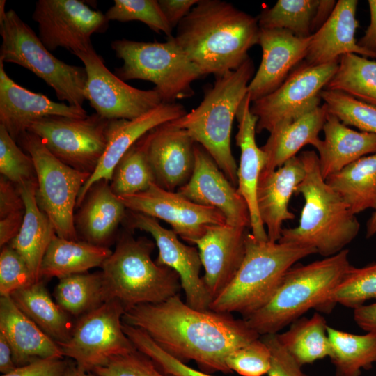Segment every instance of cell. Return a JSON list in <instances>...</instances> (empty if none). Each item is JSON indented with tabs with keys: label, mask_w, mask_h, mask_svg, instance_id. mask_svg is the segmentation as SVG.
Masks as SVG:
<instances>
[{
	"label": "cell",
	"mask_w": 376,
	"mask_h": 376,
	"mask_svg": "<svg viewBox=\"0 0 376 376\" xmlns=\"http://www.w3.org/2000/svg\"><path fill=\"white\" fill-rule=\"evenodd\" d=\"M354 320L363 330L376 332V302L354 308Z\"/></svg>",
	"instance_id": "cell-55"
},
{
	"label": "cell",
	"mask_w": 376,
	"mask_h": 376,
	"mask_svg": "<svg viewBox=\"0 0 376 376\" xmlns=\"http://www.w3.org/2000/svg\"><path fill=\"white\" fill-rule=\"evenodd\" d=\"M371 299H376V263L352 266L318 310L329 312L337 304L354 309Z\"/></svg>",
	"instance_id": "cell-41"
},
{
	"label": "cell",
	"mask_w": 376,
	"mask_h": 376,
	"mask_svg": "<svg viewBox=\"0 0 376 376\" xmlns=\"http://www.w3.org/2000/svg\"><path fill=\"white\" fill-rule=\"evenodd\" d=\"M320 97L328 112L345 125L376 134V107L338 91L324 89Z\"/></svg>",
	"instance_id": "cell-42"
},
{
	"label": "cell",
	"mask_w": 376,
	"mask_h": 376,
	"mask_svg": "<svg viewBox=\"0 0 376 376\" xmlns=\"http://www.w3.org/2000/svg\"><path fill=\"white\" fill-rule=\"evenodd\" d=\"M156 178L149 162L144 136L134 143L116 164L110 187L117 196L143 191Z\"/></svg>",
	"instance_id": "cell-40"
},
{
	"label": "cell",
	"mask_w": 376,
	"mask_h": 376,
	"mask_svg": "<svg viewBox=\"0 0 376 376\" xmlns=\"http://www.w3.org/2000/svg\"><path fill=\"white\" fill-rule=\"evenodd\" d=\"M311 36L299 38L285 29L260 28L258 44L262 60L248 86L251 102L278 88L304 60Z\"/></svg>",
	"instance_id": "cell-21"
},
{
	"label": "cell",
	"mask_w": 376,
	"mask_h": 376,
	"mask_svg": "<svg viewBox=\"0 0 376 376\" xmlns=\"http://www.w3.org/2000/svg\"><path fill=\"white\" fill-rule=\"evenodd\" d=\"M118 197L127 210L168 223L178 236L190 244H194L209 226L226 224L218 210L194 203L155 182L143 191Z\"/></svg>",
	"instance_id": "cell-16"
},
{
	"label": "cell",
	"mask_w": 376,
	"mask_h": 376,
	"mask_svg": "<svg viewBox=\"0 0 376 376\" xmlns=\"http://www.w3.org/2000/svg\"><path fill=\"white\" fill-rule=\"evenodd\" d=\"M17 143L33 161L37 179L36 198L39 207L50 219L58 237L79 240L74 211L80 190L91 173L59 160L31 132L23 133Z\"/></svg>",
	"instance_id": "cell-10"
},
{
	"label": "cell",
	"mask_w": 376,
	"mask_h": 376,
	"mask_svg": "<svg viewBox=\"0 0 376 376\" xmlns=\"http://www.w3.org/2000/svg\"><path fill=\"white\" fill-rule=\"evenodd\" d=\"M327 326L324 318L315 312L310 318L297 319L288 330L276 334L281 344L302 366L329 357Z\"/></svg>",
	"instance_id": "cell-35"
},
{
	"label": "cell",
	"mask_w": 376,
	"mask_h": 376,
	"mask_svg": "<svg viewBox=\"0 0 376 376\" xmlns=\"http://www.w3.org/2000/svg\"><path fill=\"white\" fill-rule=\"evenodd\" d=\"M339 60L311 66L302 62L272 93L251 102V113L257 116L256 133L270 132L320 106V92L336 73Z\"/></svg>",
	"instance_id": "cell-13"
},
{
	"label": "cell",
	"mask_w": 376,
	"mask_h": 376,
	"mask_svg": "<svg viewBox=\"0 0 376 376\" xmlns=\"http://www.w3.org/2000/svg\"><path fill=\"white\" fill-rule=\"evenodd\" d=\"M5 3L0 1V60L29 70L54 89L59 100L83 108L84 67L69 65L53 56L14 10L5 11Z\"/></svg>",
	"instance_id": "cell-8"
},
{
	"label": "cell",
	"mask_w": 376,
	"mask_h": 376,
	"mask_svg": "<svg viewBox=\"0 0 376 376\" xmlns=\"http://www.w3.org/2000/svg\"><path fill=\"white\" fill-rule=\"evenodd\" d=\"M22 210H24V203L18 187L1 175L0 219Z\"/></svg>",
	"instance_id": "cell-51"
},
{
	"label": "cell",
	"mask_w": 376,
	"mask_h": 376,
	"mask_svg": "<svg viewBox=\"0 0 376 376\" xmlns=\"http://www.w3.org/2000/svg\"><path fill=\"white\" fill-rule=\"evenodd\" d=\"M254 70L248 57L237 69L217 77L196 108L170 122L201 145L235 187L238 166L231 150V132Z\"/></svg>",
	"instance_id": "cell-4"
},
{
	"label": "cell",
	"mask_w": 376,
	"mask_h": 376,
	"mask_svg": "<svg viewBox=\"0 0 376 376\" xmlns=\"http://www.w3.org/2000/svg\"><path fill=\"white\" fill-rule=\"evenodd\" d=\"M32 18L49 51L62 47L71 53L93 49L91 36L104 32L109 22L105 14L79 0H38Z\"/></svg>",
	"instance_id": "cell-15"
},
{
	"label": "cell",
	"mask_w": 376,
	"mask_h": 376,
	"mask_svg": "<svg viewBox=\"0 0 376 376\" xmlns=\"http://www.w3.org/2000/svg\"><path fill=\"white\" fill-rule=\"evenodd\" d=\"M325 180L354 214L376 210V152L361 157Z\"/></svg>",
	"instance_id": "cell-34"
},
{
	"label": "cell",
	"mask_w": 376,
	"mask_h": 376,
	"mask_svg": "<svg viewBox=\"0 0 376 376\" xmlns=\"http://www.w3.org/2000/svg\"><path fill=\"white\" fill-rule=\"evenodd\" d=\"M170 122L149 131L144 139L156 183L166 190L175 191L193 174L196 142L184 130Z\"/></svg>",
	"instance_id": "cell-19"
},
{
	"label": "cell",
	"mask_w": 376,
	"mask_h": 376,
	"mask_svg": "<svg viewBox=\"0 0 376 376\" xmlns=\"http://www.w3.org/2000/svg\"><path fill=\"white\" fill-rule=\"evenodd\" d=\"M328 111L323 104L301 116L278 125L269 132L266 143L260 147L266 155L263 171H274L283 166L306 145L315 148L321 140Z\"/></svg>",
	"instance_id": "cell-30"
},
{
	"label": "cell",
	"mask_w": 376,
	"mask_h": 376,
	"mask_svg": "<svg viewBox=\"0 0 376 376\" xmlns=\"http://www.w3.org/2000/svg\"><path fill=\"white\" fill-rule=\"evenodd\" d=\"M52 116L84 118L88 114L83 108L54 102L23 88L7 75L0 60V125L11 137L17 142L31 123Z\"/></svg>",
	"instance_id": "cell-23"
},
{
	"label": "cell",
	"mask_w": 376,
	"mask_h": 376,
	"mask_svg": "<svg viewBox=\"0 0 376 376\" xmlns=\"http://www.w3.org/2000/svg\"><path fill=\"white\" fill-rule=\"evenodd\" d=\"M17 306L58 344L66 342L74 326L71 318L54 301L40 280L10 295Z\"/></svg>",
	"instance_id": "cell-33"
},
{
	"label": "cell",
	"mask_w": 376,
	"mask_h": 376,
	"mask_svg": "<svg viewBox=\"0 0 376 376\" xmlns=\"http://www.w3.org/2000/svg\"><path fill=\"white\" fill-rule=\"evenodd\" d=\"M370 21L364 35L357 41L361 49L376 58V0H368Z\"/></svg>",
	"instance_id": "cell-54"
},
{
	"label": "cell",
	"mask_w": 376,
	"mask_h": 376,
	"mask_svg": "<svg viewBox=\"0 0 376 376\" xmlns=\"http://www.w3.org/2000/svg\"><path fill=\"white\" fill-rule=\"evenodd\" d=\"M305 174L295 193L304 204L298 225L283 228L279 242L313 248L324 258L345 249L357 236L360 224L341 196L322 178L314 150L299 155Z\"/></svg>",
	"instance_id": "cell-3"
},
{
	"label": "cell",
	"mask_w": 376,
	"mask_h": 376,
	"mask_svg": "<svg viewBox=\"0 0 376 376\" xmlns=\"http://www.w3.org/2000/svg\"><path fill=\"white\" fill-rule=\"evenodd\" d=\"M123 322L143 331L173 358L186 364L193 361L210 374L231 373L228 357L260 337L244 319L195 309L180 294L161 303L135 306L125 311Z\"/></svg>",
	"instance_id": "cell-1"
},
{
	"label": "cell",
	"mask_w": 376,
	"mask_h": 376,
	"mask_svg": "<svg viewBox=\"0 0 376 376\" xmlns=\"http://www.w3.org/2000/svg\"><path fill=\"white\" fill-rule=\"evenodd\" d=\"M105 13L109 21L126 22L139 21L153 31L173 37V29L166 20L157 0H114Z\"/></svg>",
	"instance_id": "cell-43"
},
{
	"label": "cell",
	"mask_w": 376,
	"mask_h": 376,
	"mask_svg": "<svg viewBox=\"0 0 376 376\" xmlns=\"http://www.w3.org/2000/svg\"><path fill=\"white\" fill-rule=\"evenodd\" d=\"M336 1L319 0L318 6L313 22V34L328 19L336 5Z\"/></svg>",
	"instance_id": "cell-56"
},
{
	"label": "cell",
	"mask_w": 376,
	"mask_h": 376,
	"mask_svg": "<svg viewBox=\"0 0 376 376\" xmlns=\"http://www.w3.org/2000/svg\"><path fill=\"white\" fill-rule=\"evenodd\" d=\"M319 0H278L258 15L260 29H285L299 38L313 34V22Z\"/></svg>",
	"instance_id": "cell-39"
},
{
	"label": "cell",
	"mask_w": 376,
	"mask_h": 376,
	"mask_svg": "<svg viewBox=\"0 0 376 376\" xmlns=\"http://www.w3.org/2000/svg\"><path fill=\"white\" fill-rule=\"evenodd\" d=\"M276 334H265L260 337L271 354L268 376H308L302 371L301 366L279 341Z\"/></svg>",
	"instance_id": "cell-49"
},
{
	"label": "cell",
	"mask_w": 376,
	"mask_h": 376,
	"mask_svg": "<svg viewBox=\"0 0 376 376\" xmlns=\"http://www.w3.org/2000/svg\"><path fill=\"white\" fill-rule=\"evenodd\" d=\"M304 174L299 155L274 171H261L256 191L257 206L269 241L278 242L283 223L295 219V214L289 210V202Z\"/></svg>",
	"instance_id": "cell-24"
},
{
	"label": "cell",
	"mask_w": 376,
	"mask_h": 376,
	"mask_svg": "<svg viewBox=\"0 0 376 376\" xmlns=\"http://www.w3.org/2000/svg\"><path fill=\"white\" fill-rule=\"evenodd\" d=\"M16 367L11 347L7 340L0 334V372L2 375L6 374L13 371Z\"/></svg>",
	"instance_id": "cell-57"
},
{
	"label": "cell",
	"mask_w": 376,
	"mask_h": 376,
	"mask_svg": "<svg viewBox=\"0 0 376 376\" xmlns=\"http://www.w3.org/2000/svg\"><path fill=\"white\" fill-rule=\"evenodd\" d=\"M68 365L63 358L37 359L1 376H63Z\"/></svg>",
	"instance_id": "cell-50"
},
{
	"label": "cell",
	"mask_w": 376,
	"mask_h": 376,
	"mask_svg": "<svg viewBox=\"0 0 376 376\" xmlns=\"http://www.w3.org/2000/svg\"><path fill=\"white\" fill-rule=\"evenodd\" d=\"M251 100L249 94L241 103L237 113L238 131L235 135L236 145L240 149V159L237 169L239 194L245 200L251 218V234L258 240H269L257 206L256 191L261 171L266 164V155L256 141L258 118L250 109Z\"/></svg>",
	"instance_id": "cell-25"
},
{
	"label": "cell",
	"mask_w": 376,
	"mask_h": 376,
	"mask_svg": "<svg viewBox=\"0 0 376 376\" xmlns=\"http://www.w3.org/2000/svg\"><path fill=\"white\" fill-rule=\"evenodd\" d=\"M125 221L130 229L145 231L153 237L159 251L155 262L178 274L185 302L197 310H209L212 298L201 276L202 263L198 249L182 243L178 235L164 228L155 218L127 210Z\"/></svg>",
	"instance_id": "cell-17"
},
{
	"label": "cell",
	"mask_w": 376,
	"mask_h": 376,
	"mask_svg": "<svg viewBox=\"0 0 376 376\" xmlns=\"http://www.w3.org/2000/svg\"><path fill=\"white\" fill-rule=\"evenodd\" d=\"M24 210L10 214L0 219V246L8 244L18 234L22 227Z\"/></svg>",
	"instance_id": "cell-53"
},
{
	"label": "cell",
	"mask_w": 376,
	"mask_h": 376,
	"mask_svg": "<svg viewBox=\"0 0 376 376\" xmlns=\"http://www.w3.org/2000/svg\"><path fill=\"white\" fill-rule=\"evenodd\" d=\"M322 131L324 139L315 149L324 180L361 157L376 152V134L354 130L329 112Z\"/></svg>",
	"instance_id": "cell-29"
},
{
	"label": "cell",
	"mask_w": 376,
	"mask_h": 376,
	"mask_svg": "<svg viewBox=\"0 0 376 376\" xmlns=\"http://www.w3.org/2000/svg\"><path fill=\"white\" fill-rule=\"evenodd\" d=\"M72 54L83 63L86 72L85 100L101 117L132 120L163 103L154 88L146 91L132 87L113 74L94 49Z\"/></svg>",
	"instance_id": "cell-14"
},
{
	"label": "cell",
	"mask_w": 376,
	"mask_h": 376,
	"mask_svg": "<svg viewBox=\"0 0 376 376\" xmlns=\"http://www.w3.org/2000/svg\"><path fill=\"white\" fill-rule=\"evenodd\" d=\"M17 186L24 201V214L19 232L9 245L24 258L38 282L40 280L42 258L56 233L52 221L37 203V182H26Z\"/></svg>",
	"instance_id": "cell-31"
},
{
	"label": "cell",
	"mask_w": 376,
	"mask_h": 376,
	"mask_svg": "<svg viewBox=\"0 0 376 376\" xmlns=\"http://www.w3.org/2000/svg\"><path fill=\"white\" fill-rule=\"evenodd\" d=\"M109 120L96 113L84 118L52 116L33 121L27 131L59 160L91 175L106 149Z\"/></svg>",
	"instance_id": "cell-12"
},
{
	"label": "cell",
	"mask_w": 376,
	"mask_h": 376,
	"mask_svg": "<svg viewBox=\"0 0 376 376\" xmlns=\"http://www.w3.org/2000/svg\"><path fill=\"white\" fill-rule=\"evenodd\" d=\"M111 253L108 247L85 241L70 240L56 235L42 258L40 278L60 279L86 273L92 268L101 267Z\"/></svg>",
	"instance_id": "cell-32"
},
{
	"label": "cell",
	"mask_w": 376,
	"mask_h": 376,
	"mask_svg": "<svg viewBox=\"0 0 376 376\" xmlns=\"http://www.w3.org/2000/svg\"><path fill=\"white\" fill-rule=\"evenodd\" d=\"M226 363L232 373L241 376H263L269 370L271 354L260 337L233 351Z\"/></svg>",
	"instance_id": "cell-46"
},
{
	"label": "cell",
	"mask_w": 376,
	"mask_h": 376,
	"mask_svg": "<svg viewBox=\"0 0 376 376\" xmlns=\"http://www.w3.org/2000/svg\"><path fill=\"white\" fill-rule=\"evenodd\" d=\"M154 248L146 238L124 233L101 266L109 299L120 301L125 311L140 304L161 303L180 294L179 276L152 260Z\"/></svg>",
	"instance_id": "cell-7"
},
{
	"label": "cell",
	"mask_w": 376,
	"mask_h": 376,
	"mask_svg": "<svg viewBox=\"0 0 376 376\" xmlns=\"http://www.w3.org/2000/svg\"><path fill=\"white\" fill-rule=\"evenodd\" d=\"M79 207L75 215L78 237L80 234L83 241L107 247L127 211L111 190L109 182L102 180L95 183Z\"/></svg>",
	"instance_id": "cell-28"
},
{
	"label": "cell",
	"mask_w": 376,
	"mask_h": 376,
	"mask_svg": "<svg viewBox=\"0 0 376 376\" xmlns=\"http://www.w3.org/2000/svg\"><path fill=\"white\" fill-rule=\"evenodd\" d=\"M123 328L136 349L150 358L165 373L173 376H214L212 374L194 369L173 358L141 329L124 322Z\"/></svg>",
	"instance_id": "cell-45"
},
{
	"label": "cell",
	"mask_w": 376,
	"mask_h": 376,
	"mask_svg": "<svg viewBox=\"0 0 376 376\" xmlns=\"http://www.w3.org/2000/svg\"><path fill=\"white\" fill-rule=\"evenodd\" d=\"M173 39L203 76L234 70L258 44V18L221 0H198Z\"/></svg>",
	"instance_id": "cell-2"
},
{
	"label": "cell",
	"mask_w": 376,
	"mask_h": 376,
	"mask_svg": "<svg viewBox=\"0 0 376 376\" xmlns=\"http://www.w3.org/2000/svg\"><path fill=\"white\" fill-rule=\"evenodd\" d=\"M0 334L8 342L17 367L37 359L63 357L58 343L26 316L10 296L0 299Z\"/></svg>",
	"instance_id": "cell-27"
},
{
	"label": "cell",
	"mask_w": 376,
	"mask_h": 376,
	"mask_svg": "<svg viewBox=\"0 0 376 376\" xmlns=\"http://www.w3.org/2000/svg\"><path fill=\"white\" fill-rule=\"evenodd\" d=\"M54 296L70 315L81 316L109 300L101 272L82 273L59 279Z\"/></svg>",
	"instance_id": "cell-37"
},
{
	"label": "cell",
	"mask_w": 376,
	"mask_h": 376,
	"mask_svg": "<svg viewBox=\"0 0 376 376\" xmlns=\"http://www.w3.org/2000/svg\"><path fill=\"white\" fill-rule=\"evenodd\" d=\"M36 280L27 263L9 244L1 248L0 253V295L10 296L15 291L27 287Z\"/></svg>",
	"instance_id": "cell-47"
},
{
	"label": "cell",
	"mask_w": 376,
	"mask_h": 376,
	"mask_svg": "<svg viewBox=\"0 0 376 376\" xmlns=\"http://www.w3.org/2000/svg\"><path fill=\"white\" fill-rule=\"evenodd\" d=\"M125 312L120 301L110 299L80 316L70 338L58 344L63 356L81 370L93 372L113 357L136 350L123 331Z\"/></svg>",
	"instance_id": "cell-11"
},
{
	"label": "cell",
	"mask_w": 376,
	"mask_h": 376,
	"mask_svg": "<svg viewBox=\"0 0 376 376\" xmlns=\"http://www.w3.org/2000/svg\"><path fill=\"white\" fill-rule=\"evenodd\" d=\"M186 113L178 103H162L155 109L132 119L110 120L107 130V144L95 171L79 194L77 206L79 207L88 191L97 182H111L113 170L127 150L153 128L179 118Z\"/></svg>",
	"instance_id": "cell-20"
},
{
	"label": "cell",
	"mask_w": 376,
	"mask_h": 376,
	"mask_svg": "<svg viewBox=\"0 0 376 376\" xmlns=\"http://www.w3.org/2000/svg\"><path fill=\"white\" fill-rule=\"evenodd\" d=\"M349 251L292 267L261 308L243 318L260 336L279 333L311 308L318 309L352 266Z\"/></svg>",
	"instance_id": "cell-6"
},
{
	"label": "cell",
	"mask_w": 376,
	"mask_h": 376,
	"mask_svg": "<svg viewBox=\"0 0 376 376\" xmlns=\"http://www.w3.org/2000/svg\"><path fill=\"white\" fill-rule=\"evenodd\" d=\"M63 376H100L93 372H88L79 368L76 365H68Z\"/></svg>",
	"instance_id": "cell-58"
},
{
	"label": "cell",
	"mask_w": 376,
	"mask_h": 376,
	"mask_svg": "<svg viewBox=\"0 0 376 376\" xmlns=\"http://www.w3.org/2000/svg\"><path fill=\"white\" fill-rule=\"evenodd\" d=\"M0 173L16 185L37 182L35 166L30 155L25 154L0 125Z\"/></svg>",
	"instance_id": "cell-44"
},
{
	"label": "cell",
	"mask_w": 376,
	"mask_h": 376,
	"mask_svg": "<svg viewBox=\"0 0 376 376\" xmlns=\"http://www.w3.org/2000/svg\"><path fill=\"white\" fill-rule=\"evenodd\" d=\"M198 0H159L161 9L171 27L177 28Z\"/></svg>",
	"instance_id": "cell-52"
},
{
	"label": "cell",
	"mask_w": 376,
	"mask_h": 376,
	"mask_svg": "<svg viewBox=\"0 0 376 376\" xmlns=\"http://www.w3.org/2000/svg\"><path fill=\"white\" fill-rule=\"evenodd\" d=\"M324 89L345 93L376 107V61L355 54L341 56Z\"/></svg>",
	"instance_id": "cell-38"
},
{
	"label": "cell",
	"mask_w": 376,
	"mask_h": 376,
	"mask_svg": "<svg viewBox=\"0 0 376 376\" xmlns=\"http://www.w3.org/2000/svg\"><path fill=\"white\" fill-rule=\"evenodd\" d=\"M195 165L189 180L176 191L197 204L214 207L226 224L251 228L245 200L226 177L208 152L198 143L194 146Z\"/></svg>",
	"instance_id": "cell-18"
},
{
	"label": "cell",
	"mask_w": 376,
	"mask_h": 376,
	"mask_svg": "<svg viewBox=\"0 0 376 376\" xmlns=\"http://www.w3.org/2000/svg\"><path fill=\"white\" fill-rule=\"evenodd\" d=\"M357 4V0H338L336 2L328 19L312 34L303 63L320 65L339 60L341 56L347 54L372 58L368 52L358 46L355 39L359 25L356 17Z\"/></svg>",
	"instance_id": "cell-26"
},
{
	"label": "cell",
	"mask_w": 376,
	"mask_h": 376,
	"mask_svg": "<svg viewBox=\"0 0 376 376\" xmlns=\"http://www.w3.org/2000/svg\"><path fill=\"white\" fill-rule=\"evenodd\" d=\"M327 331L336 376H359L376 363V332L357 335L329 326Z\"/></svg>",
	"instance_id": "cell-36"
},
{
	"label": "cell",
	"mask_w": 376,
	"mask_h": 376,
	"mask_svg": "<svg viewBox=\"0 0 376 376\" xmlns=\"http://www.w3.org/2000/svg\"><path fill=\"white\" fill-rule=\"evenodd\" d=\"M111 47L123 61L116 69V75L123 81L142 79L153 83L164 103L193 96L192 83L203 77L173 36L164 42L116 40Z\"/></svg>",
	"instance_id": "cell-9"
},
{
	"label": "cell",
	"mask_w": 376,
	"mask_h": 376,
	"mask_svg": "<svg viewBox=\"0 0 376 376\" xmlns=\"http://www.w3.org/2000/svg\"><path fill=\"white\" fill-rule=\"evenodd\" d=\"M315 253L316 251L310 246L260 241L249 232L244 258L237 272L213 299L210 309L237 313L243 318L250 315L272 299L288 271L297 262Z\"/></svg>",
	"instance_id": "cell-5"
},
{
	"label": "cell",
	"mask_w": 376,
	"mask_h": 376,
	"mask_svg": "<svg viewBox=\"0 0 376 376\" xmlns=\"http://www.w3.org/2000/svg\"><path fill=\"white\" fill-rule=\"evenodd\" d=\"M375 235H376V210L367 221L366 237L370 238Z\"/></svg>",
	"instance_id": "cell-59"
},
{
	"label": "cell",
	"mask_w": 376,
	"mask_h": 376,
	"mask_svg": "<svg viewBox=\"0 0 376 376\" xmlns=\"http://www.w3.org/2000/svg\"><path fill=\"white\" fill-rule=\"evenodd\" d=\"M248 228L227 224L209 226L197 240L203 276L213 299L230 283L244 258Z\"/></svg>",
	"instance_id": "cell-22"
},
{
	"label": "cell",
	"mask_w": 376,
	"mask_h": 376,
	"mask_svg": "<svg viewBox=\"0 0 376 376\" xmlns=\"http://www.w3.org/2000/svg\"><path fill=\"white\" fill-rule=\"evenodd\" d=\"M93 372L100 376H173L163 372L150 358L137 350L113 357Z\"/></svg>",
	"instance_id": "cell-48"
}]
</instances>
